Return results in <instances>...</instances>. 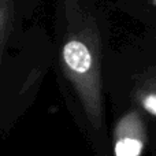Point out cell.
Segmentation results:
<instances>
[{"label": "cell", "instance_id": "cell-3", "mask_svg": "<svg viewBox=\"0 0 156 156\" xmlns=\"http://www.w3.org/2000/svg\"><path fill=\"white\" fill-rule=\"evenodd\" d=\"M140 100V104L144 110L148 114L156 116V89H152V90H147L143 92L138 97Z\"/></svg>", "mask_w": 156, "mask_h": 156}, {"label": "cell", "instance_id": "cell-1", "mask_svg": "<svg viewBox=\"0 0 156 156\" xmlns=\"http://www.w3.org/2000/svg\"><path fill=\"white\" fill-rule=\"evenodd\" d=\"M62 59L90 122L94 126H100L101 122L100 82L99 74L94 67L92 51L83 41L71 38L63 45Z\"/></svg>", "mask_w": 156, "mask_h": 156}, {"label": "cell", "instance_id": "cell-2", "mask_svg": "<svg viewBox=\"0 0 156 156\" xmlns=\"http://www.w3.org/2000/svg\"><path fill=\"white\" fill-rule=\"evenodd\" d=\"M147 133L143 118L130 111L119 119L114 132V156H141L145 147Z\"/></svg>", "mask_w": 156, "mask_h": 156}]
</instances>
